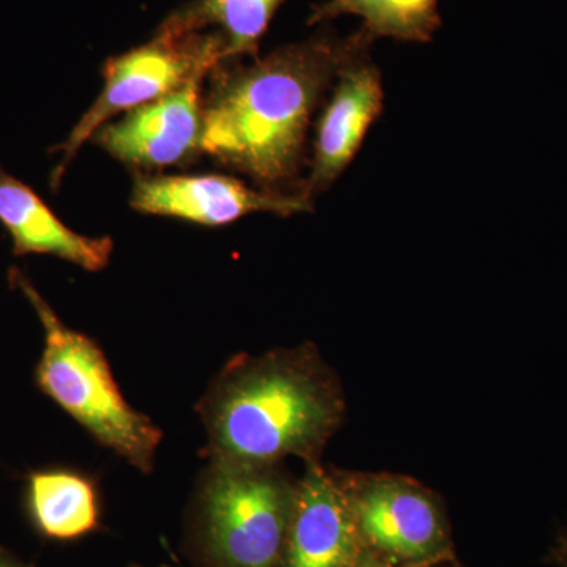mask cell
Masks as SVG:
<instances>
[{
    "instance_id": "cell-4",
    "label": "cell",
    "mask_w": 567,
    "mask_h": 567,
    "mask_svg": "<svg viewBox=\"0 0 567 567\" xmlns=\"http://www.w3.org/2000/svg\"><path fill=\"white\" fill-rule=\"evenodd\" d=\"M44 330L37 382L100 443L144 475L155 468L163 431L123 398L99 342L71 330L21 274L13 275Z\"/></svg>"
},
{
    "instance_id": "cell-13",
    "label": "cell",
    "mask_w": 567,
    "mask_h": 567,
    "mask_svg": "<svg viewBox=\"0 0 567 567\" xmlns=\"http://www.w3.org/2000/svg\"><path fill=\"white\" fill-rule=\"evenodd\" d=\"M284 0H193L159 25L163 31L221 33L226 62L257 59L259 43Z\"/></svg>"
},
{
    "instance_id": "cell-8",
    "label": "cell",
    "mask_w": 567,
    "mask_h": 567,
    "mask_svg": "<svg viewBox=\"0 0 567 567\" xmlns=\"http://www.w3.org/2000/svg\"><path fill=\"white\" fill-rule=\"evenodd\" d=\"M132 207L145 215L171 216L200 226H227L254 215H300L315 210L303 192L254 189L227 175H162L134 183Z\"/></svg>"
},
{
    "instance_id": "cell-15",
    "label": "cell",
    "mask_w": 567,
    "mask_h": 567,
    "mask_svg": "<svg viewBox=\"0 0 567 567\" xmlns=\"http://www.w3.org/2000/svg\"><path fill=\"white\" fill-rule=\"evenodd\" d=\"M548 561L558 567H567V529L557 537V543L551 547Z\"/></svg>"
},
{
    "instance_id": "cell-3",
    "label": "cell",
    "mask_w": 567,
    "mask_h": 567,
    "mask_svg": "<svg viewBox=\"0 0 567 567\" xmlns=\"http://www.w3.org/2000/svg\"><path fill=\"white\" fill-rule=\"evenodd\" d=\"M297 480L281 464L208 462L189 502L185 548L194 567H281Z\"/></svg>"
},
{
    "instance_id": "cell-18",
    "label": "cell",
    "mask_w": 567,
    "mask_h": 567,
    "mask_svg": "<svg viewBox=\"0 0 567 567\" xmlns=\"http://www.w3.org/2000/svg\"><path fill=\"white\" fill-rule=\"evenodd\" d=\"M126 567H173V566H169V565H159V566L130 565V566H126Z\"/></svg>"
},
{
    "instance_id": "cell-17",
    "label": "cell",
    "mask_w": 567,
    "mask_h": 567,
    "mask_svg": "<svg viewBox=\"0 0 567 567\" xmlns=\"http://www.w3.org/2000/svg\"><path fill=\"white\" fill-rule=\"evenodd\" d=\"M0 567H31V566L24 565V563L20 561V559L11 557V555L7 554V551L0 550Z\"/></svg>"
},
{
    "instance_id": "cell-6",
    "label": "cell",
    "mask_w": 567,
    "mask_h": 567,
    "mask_svg": "<svg viewBox=\"0 0 567 567\" xmlns=\"http://www.w3.org/2000/svg\"><path fill=\"white\" fill-rule=\"evenodd\" d=\"M223 62L226 41L221 33L163 29L148 43L110 59L103 69V92L61 145L62 159L52 174V186L59 185L71 159L112 115L155 102L196 74H210Z\"/></svg>"
},
{
    "instance_id": "cell-16",
    "label": "cell",
    "mask_w": 567,
    "mask_h": 567,
    "mask_svg": "<svg viewBox=\"0 0 567 567\" xmlns=\"http://www.w3.org/2000/svg\"><path fill=\"white\" fill-rule=\"evenodd\" d=\"M352 567H401L391 565V563L383 561V559H379L375 557H371V555L365 554L357 565Z\"/></svg>"
},
{
    "instance_id": "cell-12",
    "label": "cell",
    "mask_w": 567,
    "mask_h": 567,
    "mask_svg": "<svg viewBox=\"0 0 567 567\" xmlns=\"http://www.w3.org/2000/svg\"><path fill=\"white\" fill-rule=\"evenodd\" d=\"M29 507L41 535L76 540L102 528V503L91 477L70 470L33 473Z\"/></svg>"
},
{
    "instance_id": "cell-1",
    "label": "cell",
    "mask_w": 567,
    "mask_h": 567,
    "mask_svg": "<svg viewBox=\"0 0 567 567\" xmlns=\"http://www.w3.org/2000/svg\"><path fill=\"white\" fill-rule=\"evenodd\" d=\"M371 44L363 31L347 39L322 33L251 65L223 62L204 100L203 152L262 189H300L312 114L339 73Z\"/></svg>"
},
{
    "instance_id": "cell-2",
    "label": "cell",
    "mask_w": 567,
    "mask_h": 567,
    "mask_svg": "<svg viewBox=\"0 0 567 567\" xmlns=\"http://www.w3.org/2000/svg\"><path fill=\"white\" fill-rule=\"evenodd\" d=\"M197 415L208 462L279 465L322 458L346 417L341 380L311 342L230 358L212 380Z\"/></svg>"
},
{
    "instance_id": "cell-7",
    "label": "cell",
    "mask_w": 567,
    "mask_h": 567,
    "mask_svg": "<svg viewBox=\"0 0 567 567\" xmlns=\"http://www.w3.org/2000/svg\"><path fill=\"white\" fill-rule=\"evenodd\" d=\"M207 76L196 74L162 99L103 125L93 134V142L112 158L136 169H162L192 162L203 152V85Z\"/></svg>"
},
{
    "instance_id": "cell-14",
    "label": "cell",
    "mask_w": 567,
    "mask_h": 567,
    "mask_svg": "<svg viewBox=\"0 0 567 567\" xmlns=\"http://www.w3.org/2000/svg\"><path fill=\"white\" fill-rule=\"evenodd\" d=\"M354 14L363 21L361 31L372 41L393 39L429 43L442 28L439 0H328L312 9L309 24Z\"/></svg>"
},
{
    "instance_id": "cell-9",
    "label": "cell",
    "mask_w": 567,
    "mask_h": 567,
    "mask_svg": "<svg viewBox=\"0 0 567 567\" xmlns=\"http://www.w3.org/2000/svg\"><path fill=\"white\" fill-rule=\"evenodd\" d=\"M383 102L382 73L369 54L354 59L339 73L317 122L311 171L300 192L315 200L334 185L382 115Z\"/></svg>"
},
{
    "instance_id": "cell-10",
    "label": "cell",
    "mask_w": 567,
    "mask_h": 567,
    "mask_svg": "<svg viewBox=\"0 0 567 567\" xmlns=\"http://www.w3.org/2000/svg\"><path fill=\"white\" fill-rule=\"evenodd\" d=\"M364 555L333 468L306 464L295 488L281 567H352Z\"/></svg>"
},
{
    "instance_id": "cell-11",
    "label": "cell",
    "mask_w": 567,
    "mask_h": 567,
    "mask_svg": "<svg viewBox=\"0 0 567 567\" xmlns=\"http://www.w3.org/2000/svg\"><path fill=\"white\" fill-rule=\"evenodd\" d=\"M0 223L13 238L17 254H51L100 271L110 264L114 241L76 234L51 212L24 183L0 171Z\"/></svg>"
},
{
    "instance_id": "cell-5",
    "label": "cell",
    "mask_w": 567,
    "mask_h": 567,
    "mask_svg": "<svg viewBox=\"0 0 567 567\" xmlns=\"http://www.w3.org/2000/svg\"><path fill=\"white\" fill-rule=\"evenodd\" d=\"M364 551L401 567H431L453 558L442 499L398 473L333 468Z\"/></svg>"
}]
</instances>
